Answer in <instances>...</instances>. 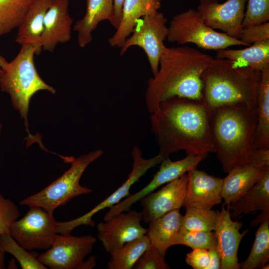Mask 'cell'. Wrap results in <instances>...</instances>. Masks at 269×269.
Wrapping results in <instances>:
<instances>
[{"label": "cell", "instance_id": "12", "mask_svg": "<svg viewBox=\"0 0 269 269\" xmlns=\"http://www.w3.org/2000/svg\"><path fill=\"white\" fill-rule=\"evenodd\" d=\"M208 153L187 155L185 158L173 161L169 158L163 159L158 171L151 181L142 189L134 194L130 195L117 204L110 208L106 213L108 218H111L119 213L131 210L132 205L162 185L174 180L190 169L196 167Z\"/></svg>", "mask_w": 269, "mask_h": 269}, {"label": "cell", "instance_id": "27", "mask_svg": "<svg viewBox=\"0 0 269 269\" xmlns=\"http://www.w3.org/2000/svg\"><path fill=\"white\" fill-rule=\"evenodd\" d=\"M151 243L145 235L125 244L111 253L108 263L109 269H132L134 265L149 246Z\"/></svg>", "mask_w": 269, "mask_h": 269}, {"label": "cell", "instance_id": "6", "mask_svg": "<svg viewBox=\"0 0 269 269\" xmlns=\"http://www.w3.org/2000/svg\"><path fill=\"white\" fill-rule=\"evenodd\" d=\"M103 154L101 149L91 151L77 158L70 157V167L56 180L41 191L21 200L20 205L38 206L53 212L71 199L92 192V190L80 184V178L87 167Z\"/></svg>", "mask_w": 269, "mask_h": 269}, {"label": "cell", "instance_id": "4", "mask_svg": "<svg viewBox=\"0 0 269 269\" xmlns=\"http://www.w3.org/2000/svg\"><path fill=\"white\" fill-rule=\"evenodd\" d=\"M261 72L224 58H213L202 75L209 109L243 104L257 108Z\"/></svg>", "mask_w": 269, "mask_h": 269}, {"label": "cell", "instance_id": "20", "mask_svg": "<svg viewBox=\"0 0 269 269\" xmlns=\"http://www.w3.org/2000/svg\"><path fill=\"white\" fill-rule=\"evenodd\" d=\"M269 169L257 167L251 163L233 168L223 179L221 196L224 204L228 206L235 202Z\"/></svg>", "mask_w": 269, "mask_h": 269}, {"label": "cell", "instance_id": "19", "mask_svg": "<svg viewBox=\"0 0 269 269\" xmlns=\"http://www.w3.org/2000/svg\"><path fill=\"white\" fill-rule=\"evenodd\" d=\"M160 0H124L120 23L108 42L112 47H121L133 32L136 21L158 11Z\"/></svg>", "mask_w": 269, "mask_h": 269}, {"label": "cell", "instance_id": "3", "mask_svg": "<svg viewBox=\"0 0 269 269\" xmlns=\"http://www.w3.org/2000/svg\"><path fill=\"white\" fill-rule=\"evenodd\" d=\"M209 121L214 152L223 171L248 164L256 149V109L243 104L210 109Z\"/></svg>", "mask_w": 269, "mask_h": 269}, {"label": "cell", "instance_id": "11", "mask_svg": "<svg viewBox=\"0 0 269 269\" xmlns=\"http://www.w3.org/2000/svg\"><path fill=\"white\" fill-rule=\"evenodd\" d=\"M96 239L91 235L56 234L51 246L37 257L51 269H83L85 258L91 253Z\"/></svg>", "mask_w": 269, "mask_h": 269}, {"label": "cell", "instance_id": "23", "mask_svg": "<svg viewBox=\"0 0 269 269\" xmlns=\"http://www.w3.org/2000/svg\"><path fill=\"white\" fill-rule=\"evenodd\" d=\"M235 218L242 214H255L257 211L269 214V169L251 189L238 200L228 205Z\"/></svg>", "mask_w": 269, "mask_h": 269}, {"label": "cell", "instance_id": "37", "mask_svg": "<svg viewBox=\"0 0 269 269\" xmlns=\"http://www.w3.org/2000/svg\"><path fill=\"white\" fill-rule=\"evenodd\" d=\"M185 262L194 269H206L209 263L208 250L195 249L186 254Z\"/></svg>", "mask_w": 269, "mask_h": 269}, {"label": "cell", "instance_id": "38", "mask_svg": "<svg viewBox=\"0 0 269 269\" xmlns=\"http://www.w3.org/2000/svg\"><path fill=\"white\" fill-rule=\"evenodd\" d=\"M249 162L259 168L269 169V148H256L249 158Z\"/></svg>", "mask_w": 269, "mask_h": 269}, {"label": "cell", "instance_id": "17", "mask_svg": "<svg viewBox=\"0 0 269 269\" xmlns=\"http://www.w3.org/2000/svg\"><path fill=\"white\" fill-rule=\"evenodd\" d=\"M187 173L188 181L183 207L211 209L221 203L223 179L209 175L196 167Z\"/></svg>", "mask_w": 269, "mask_h": 269}, {"label": "cell", "instance_id": "7", "mask_svg": "<svg viewBox=\"0 0 269 269\" xmlns=\"http://www.w3.org/2000/svg\"><path fill=\"white\" fill-rule=\"evenodd\" d=\"M167 39L169 42L181 45L193 43L199 48L207 50H218L235 45L250 46L208 26L197 10L193 8L172 17Z\"/></svg>", "mask_w": 269, "mask_h": 269}, {"label": "cell", "instance_id": "35", "mask_svg": "<svg viewBox=\"0 0 269 269\" xmlns=\"http://www.w3.org/2000/svg\"><path fill=\"white\" fill-rule=\"evenodd\" d=\"M20 215L16 204L0 193V235L9 233V227Z\"/></svg>", "mask_w": 269, "mask_h": 269}, {"label": "cell", "instance_id": "28", "mask_svg": "<svg viewBox=\"0 0 269 269\" xmlns=\"http://www.w3.org/2000/svg\"><path fill=\"white\" fill-rule=\"evenodd\" d=\"M35 0H0V37L18 27Z\"/></svg>", "mask_w": 269, "mask_h": 269}, {"label": "cell", "instance_id": "13", "mask_svg": "<svg viewBox=\"0 0 269 269\" xmlns=\"http://www.w3.org/2000/svg\"><path fill=\"white\" fill-rule=\"evenodd\" d=\"M247 0H227L220 3L217 0H200L197 10L207 25L240 40Z\"/></svg>", "mask_w": 269, "mask_h": 269}, {"label": "cell", "instance_id": "36", "mask_svg": "<svg viewBox=\"0 0 269 269\" xmlns=\"http://www.w3.org/2000/svg\"><path fill=\"white\" fill-rule=\"evenodd\" d=\"M269 39V22L244 27L240 40L249 45L255 42Z\"/></svg>", "mask_w": 269, "mask_h": 269}, {"label": "cell", "instance_id": "25", "mask_svg": "<svg viewBox=\"0 0 269 269\" xmlns=\"http://www.w3.org/2000/svg\"><path fill=\"white\" fill-rule=\"evenodd\" d=\"M216 58L227 59L261 72L269 67V39L255 42L241 49L217 50Z\"/></svg>", "mask_w": 269, "mask_h": 269}, {"label": "cell", "instance_id": "34", "mask_svg": "<svg viewBox=\"0 0 269 269\" xmlns=\"http://www.w3.org/2000/svg\"><path fill=\"white\" fill-rule=\"evenodd\" d=\"M164 256L151 244L141 255L133 269H169Z\"/></svg>", "mask_w": 269, "mask_h": 269}, {"label": "cell", "instance_id": "15", "mask_svg": "<svg viewBox=\"0 0 269 269\" xmlns=\"http://www.w3.org/2000/svg\"><path fill=\"white\" fill-rule=\"evenodd\" d=\"M187 181L186 173L141 199L143 221L149 224L172 210L180 209L185 198Z\"/></svg>", "mask_w": 269, "mask_h": 269}, {"label": "cell", "instance_id": "42", "mask_svg": "<svg viewBox=\"0 0 269 269\" xmlns=\"http://www.w3.org/2000/svg\"><path fill=\"white\" fill-rule=\"evenodd\" d=\"M7 63L8 61L4 57L0 56V69L3 67Z\"/></svg>", "mask_w": 269, "mask_h": 269}, {"label": "cell", "instance_id": "44", "mask_svg": "<svg viewBox=\"0 0 269 269\" xmlns=\"http://www.w3.org/2000/svg\"><path fill=\"white\" fill-rule=\"evenodd\" d=\"M1 129H2V125L0 123V135L1 132Z\"/></svg>", "mask_w": 269, "mask_h": 269}, {"label": "cell", "instance_id": "8", "mask_svg": "<svg viewBox=\"0 0 269 269\" xmlns=\"http://www.w3.org/2000/svg\"><path fill=\"white\" fill-rule=\"evenodd\" d=\"M57 224L53 212L31 206L21 219L12 223L9 233L27 250H47L57 234Z\"/></svg>", "mask_w": 269, "mask_h": 269}, {"label": "cell", "instance_id": "32", "mask_svg": "<svg viewBox=\"0 0 269 269\" xmlns=\"http://www.w3.org/2000/svg\"><path fill=\"white\" fill-rule=\"evenodd\" d=\"M175 245L209 250L217 249V242L214 231H192L181 226L173 242Z\"/></svg>", "mask_w": 269, "mask_h": 269}, {"label": "cell", "instance_id": "26", "mask_svg": "<svg viewBox=\"0 0 269 269\" xmlns=\"http://www.w3.org/2000/svg\"><path fill=\"white\" fill-rule=\"evenodd\" d=\"M257 105L256 148H269V67L261 71Z\"/></svg>", "mask_w": 269, "mask_h": 269}, {"label": "cell", "instance_id": "41", "mask_svg": "<svg viewBox=\"0 0 269 269\" xmlns=\"http://www.w3.org/2000/svg\"><path fill=\"white\" fill-rule=\"evenodd\" d=\"M5 253L0 250V269H5L4 266Z\"/></svg>", "mask_w": 269, "mask_h": 269}, {"label": "cell", "instance_id": "10", "mask_svg": "<svg viewBox=\"0 0 269 269\" xmlns=\"http://www.w3.org/2000/svg\"><path fill=\"white\" fill-rule=\"evenodd\" d=\"M131 155L133 159L132 169L123 184L86 214L67 222H58L57 234L70 235L75 228L81 225L93 227L95 224L92 219L94 215L102 210L111 208L129 196L130 190L132 185L137 182L149 169L160 164L163 160L158 154L149 159L143 158L140 149L137 146L133 147Z\"/></svg>", "mask_w": 269, "mask_h": 269}, {"label": "cell", "instance_id": "22", "mask_svg": "<svg viewBox=\"0 0 269 269\" xmlns=\"http://www.w3.org/2000/svg\"><path fill=\"white\" fill-rule=\"evenodd\" d=\"M182 219L179 209H175L148 224L145 235L163 256L165 257L168 249L173 246L174 239L182 226Z\"/></svg>", "mask_w": 269, "mask_h": 269}, {"label": "cell", "instance_id": "2", "mask_svg": "<svg viewBox=\"0 0 269 269\" xmlns=\"http://www.w3.org/2000/svg\"><path fill=\"white\" fill-rule=\"evenodd\" d=\"M214 58L188 46L166 47L157 73L147 81L145 103L150 113L162 102L174 97L203 98L202 75Z\"/></svg>", "mask_w": 269, "mask_h": 269}, {"label": "cell", "instance_id": "5", "mask_svg": "<svg viewBox=\"0 0 269 269\" xmlns=\"http://www.w3.org/2000/svg\"><path fill=\"white\" fill-rule=\"evenodd\" d=\"M40 53L36 44L22 45L16 56L0 71V88L10 97L13 107L24 120L27 127L29 105L37 92L45 90L55 94V89L45 83L38 74L34 56Z\"/></svg>", "mask_w": 269, "mask_h": 269}, {"label": "cell", "instance_id": "30", "mask_svg": "<svg viewBox=\"0 0 269 269\" xmlns=\"http://www.w3.org/2000/svg\"><path fill=\"white\" fill-rule=\"evenodd\" d=\"M0 250L4 253H8L12 255L23 269H48L38 260V255L36 252L27 251L9 233L0 235Z\"/></svg>", "mask_w": 269, "mask_h": 269}, {"label": "cell", "instance_id": "31", "mask_svg": "<svg viewBox=\"0 0 269 269\" xmlns=\"http://www.w3.org/2000/svg\"><path fill=\"white\" fill-rule=\"evenodd\" d=\"M186 209L185 214L183 216L182 227L192 231H214L217 219V211L195 207Z\"/></svg>", "mask_w": 269, "mask_h": 269}, {"label": "cell", "instance_id": "18", "mask_svg": "<svg viewBox=\"0 0 269 269\" xmlns=\"http://www.w3.org/2000/svg\"><path fill=\"white\" fill-rule=\"evenodd\" d=\"M69 0H55L45 16L39 41L42 50L52 52L57 44L71 38L72 19L68 12Z\"/></svg>", "mask_w": 269, "mask_h": 269}, {"label": "cell", "instance_id": "9", "mask_svg": "<svg viewBox=\"0 0 269 269\" xmlns=\"http://www.w3.org/2000/svg\"><path fill=\"white\" fill-rule=\"evenodd\" d=\"M167 19L158 11L138 19L132 34L121 47L120 55H124L132 46H136L145 52L151 71L154 76L157 72L160 59L166 46L168 27Z\"/></svg>", "mask_w": 269, "mask_h": 269}, {"label": "cell", "instance_id": "43", "mask_svg": "<svg viewBox=\"0 0 269 269\" xmlns=\"http://www.w3.org/2000/svg\"><path fill=\"white\" fill-rule=\"evenodd\" d=\"M8 269H16V266L14 263V260H11L9 263L8 266Z\"/></svg>", "mask_w": 269, "mask_h": 269}, {"label": "cell", "instance_id": "24", "mask_svg": "<svg viewBox=\"0 0 269 269\" xmlns=\"http://www.w3.org/2000/svg\"><path fill=\"white\" fill-rule=\"evenodd\" d=\"M55 0H35L23 21L18 27L16 42L21 45L36 44L40 53L39 41L46 13Z\"/></svg>", "mask_w": 269, "mask_h": 269}, {"label": "cell", "instance_id": "1", "mask_svg": "<svg viewBox=\"0 0 269 269\" xmlns=\"http://www.w3.org/2000/svg\"><path fill=\"white\" fill-rule=\"evenodd\" d=\"M209 112L203 99L174 97L160 103L150 117L158 154L165 159L182 150L187 155L214 152Z\"/></svg>", "mask_w": 269, "mask_h": 269}, {"label": "cell", "instance_id": "39", "mask_svg": "<svg viewBox=\"0 0 269 269\" xmlns=\"http://www.w3.org/2000/svg\"><path fill=\"white\" fill-rule=\"evenodd\" d=\"M124 1V0H113L114 16L111 23L116 29L118 28L121 21Z\"/></svg>", "mask_w": 269, "mask_h": 269}, {"label": "cell", "instance_id": "21", "mask_svg": "<svg viewBox=\"0 0 269 269\" xmlns=\"http://www.w3.org/2000/svg\"><path fill=\"white\" fill-rule=\"evenodd\" d=\"M113 16V0H86L85 14L73 27L78 33L79 46L84 48L90 43L93 39L92 32L98 24L106 20L111 22Z\"/></svg>", "mask_w": 269, "mask_h": 269}, {"label": "cell", "instance_id": "14", "mask_svg": "<svg viewBox=\"0 0 269 269\" xmlns=\"http://www.w3.org/2000/svg\"><path fill=\"white\" fill-rule=\"evenodd\" d=\"M141 212H121L97 225V237L105 251L111 253L126 243L145 235L146 229L141 225Z\"/></svg>", "mask_w": 269, "mask_h": 269}, {"label": "cell", "instance_id": "40", "mask_svg": "<svg viewBox=\"0 0 269 269\" xmlns=\"http://www.w3.org/2000/svg\"><path fill=\"white\" fill-rule=\"evenodd\" d=\"M209 263L206 269H221V260L217 249L209 250Z\"/></svg>", "mask_w": 269, "mask_h": 269}, {"label": "cell", "instance_id": "29", "mask_svg": "<svg viewBox=\"0 0 269 269\" xmlns=\"http://www.w3.org/2000/svg\"><path fill=\"white\" fill-rule=\"evenodd\" d=\"M247 259L240 264V269H262L269 260V220L261 223Z\"/></svg>", "mask_w": 269, "mask_h": 269}, {"label": "cell", "instance_id": "33", "mask_svg": "<svg viewBox=\"0 0 269 269\" xmlns=\"http://www.w3.org/2000/svg\"><path fill=\"white\" fill-rule=\"evenodd\" d=\"M243 27L269 22V0H248Z\"/></svg>", "mask_w": 269, "mask_h": 269}, {"label": "cell", "instance_id": "16", "mask_svg": "<svg viewBox=\"0 0 269 269\" xmlns=\"http://www.w3.org/2000/svg\"><path fill=\"white\" fill-rule=\"evenodd\" d=\"M243 223L233 221L229 209L222 206L217 211V219L214 233L218 250L221 260V269H239L238 251L240 242L248 230L240 233Z\"/></svg>", "mask_w": 269, "mask_h": 269}]
</instances>
